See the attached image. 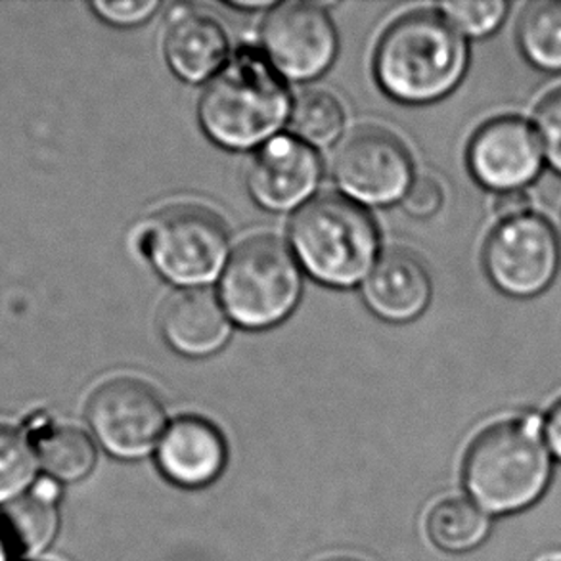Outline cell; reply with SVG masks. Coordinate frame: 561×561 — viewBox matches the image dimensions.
<instances>
[{
    "mask_svg": "<svg viewBox=\"0 0 561 561\" xmlns=\"http://www.w3.org/2000/svg\"><path fill=\"white\" fill-rule=\"evenodd\" d=\"M552 458L539 417L519 416L489 425L463 460V485L471 502L494 516L531 508L547 493Z\"/></svg>",
    "mask_w": 561,
    "mask_h": 561,
    "instance_id": "cell-1",
    "label": "cell"
},
{
    "mask_svg": "<svg viewBox=\"0 0 561 561\" xmlns=\"http://www.w3.org/2000/svg\"><path fill=\"white\" fill-rule=\"evenodd\" d=\"M291 112L288 87L255 48H238L199 102L205 133L225 148L265 145Z\"/></svg>",
    "mask_w": 561,
    "mask_h": 561,
    "instance_id": "cell-2",
    "label": "cell"
},
{
    "mask_svg": "<svg viewBox=\"0 0 561 561\" xmlns=\"http://www.w3.org/2000/svg\"><path fill=\"white\" fill-rule=\"evenodd\" d=\"M468 69V45L439 14L417 12L386 31L376 53L381 89L399 102L425 104L447 96Z\"/></svg>",
    "mask_w": 561,
    "mask_h": 561,
    "instance_id": "cell-3",
    "label": "cell"
},
{
    "mask_svg": "<svg viewBox=\"0 0 561 561\" xmlns=\"http://www.w3.org/2000/svg\"><path fill=\"white\" fill-rule=\"evenodd\" d=\"M296 259L314 280L350 288L373 271L378 228L373 217L347 197L324 194L304 205L289 228Z\"/></svg>",
    "mask_w": 561,
    "mask_h": 561,
    "instance_id": "cell-4",
    "label": "cell"
},
{
    "mask_svg": "<svg viewBox=\"0 0 561 561\" xmlns=\"http://www.w3.org/2000/svg\"><path fill=\"white\" fill-rule=\"evenodd\" d=\"M301 271L284 243L271 236L243 242L220 276V304L240 327L278 324L296 309Z\"/></svg>",
    "mask_w": 561,
    "mask_h": 561,
    "instance_id": "cell-5",
    "label": "cell"
},
{
    "mask_svg": "<svg viewBox=\"0 0 561 561\" xmlns=\"http://www.w3.org/2000/svg\"><path fill=\"white\" fill-rule=\"evenodd\" d=\"M227 227L197 205H175L138 228L137 250L153 268L179 286L215 280L227 263Z\"/></svg>",
    "mask_w": 561,
    "mask_h": 561,
    "instance_id": "cell-6",
    "label": "cell"
},
{
    "mask_svg": "<svg viewBox=\"0 0 561 561\" xmlns=\"http://www.w3.org/2000/svg\"><path fill=\"white\" fill-rule=\"evenodd\" d=\"M560 263V236L537 213L501 222L483 250V265L494 288L517 299L540 296L554 282Z\"/></svg>",
    "mask_w": 561,
    "mask_h": 561,
    "instance_id": "cell-7",
    "label": "cell"
},
{
    "mask_svg": "<svg viewBox=\"0 0 561 561\" xmlns=\"http://www.w3.org/2000/svg\"><path fill=\"white\" fill-rule=\"evenodd\" d=\"M87 420L96 439L117 458H140L160 445L168 412L152 387L133 378L100 386L87 404Z\"/></svg>",
    "mask_w": 561,
    "mask_h": 561,
    "instance_id": "cell-8",
    "label": "cell"
},
{
    "mask_svg": "<svg viewBox=\"0 0 561 561\" xmlns=\"http://www.w3.org/2000/svg\"><path fill=\"white\" fill-rule=\"evenodd\" d=\"M266 60L282 76L307 81L322 76L337 53V31L317 2H284L263 25Z\"/></svg>",
    "mask_w": 561,
    "mask_h": 561,
    "instance_id": "cell-9",
    "label": "cell"
},
{
    "mask_svg": "<svg viewBox=\"0 0 561 561\" xmlns=\"http://www.w3.org/2000/svg\"><path fill=\"white\" fill-rule=\"evenodd\" d=\"M412 158L399 138L376 127L358 129L335 156L334 175L353 199L370 205L393 204L412 184Z\"/></svg>",
    "mask_w": 561,
    "mask_h": 561,
    "instance_id": "cell-10",
    "label": "cell"
},
{
    "mask_svg": "<svg viewBox=\"0 0 561 561\" xmlns=\"http://www.w3.org/2000/svg\"><path fill=\"white\" fill-rule=\"evenodd\" d=\"M545 156L531 123L502 115L479 127L468 146V168L481 186L494 192L524 190L540 175Z\"/></svg>",
    "mask_w": 561,
    "mask_h": 561,
    "instance_id": "cell-11",
    "label": "cell"
},
{
    "mask_svg": "<svg viewBox=\"0 0 561 561\" xmlns=\"http://www.w3.org/2000/svg\"><path fill=\"white\" fill-rule=\"evenodd\" d=\"M322 175L319 153L289 135H276L261 146L248 171L251 196L271 211H288L304 204Z\"/></svg>",
    "mask_w": 561,
    "mask_h": 561,
    "instance_id": "cell-12",
    "label": "cell"
},
{
    "mask_svg": "<svg viewBox=\"0 0 561 561\" xmlns=\"http://www.w3.org/2000/svg\"><path fill=\"white\" fill-rule=\"evenodd\" d=\"M158 463L176 485L188 489L209 485L225 470L227 443L219 430L204 417H179L161 437Z\"/></svg>",
    "mask_w": 561,
    "mask_h": 561,
    "instance_id": "cell-13",
    "label": "cell"
},
{
    "mask_svg": "<svg viewBox=\"0 0 561 561\" xmlns=\"http://www.w3.org/2000/svg\"><path fill=\"white\" fill-rule=\"evenodd\" d=\"M363 296L381 319L409 322L425 311L432 299V276L410 251L389 250L365 278Z\"/></svg>",
    "mask_w": 561,
    "mask_h": 561,
    "instance_id": "cell-14",
    "label": "cell"
},
{
    "mask_svg": "<svg viewBox=\"0 0 561 561\" xmlns=\"http://www.w3.org/2000/svg\"><path fill=\"white\" fill-rule=\"evenodd\" d=\"M161 334L188 357H207L230 337V317L211 291L186 288L169 297L161 311Z\"/></svg>",
    "mask_w": 561,
    "mask_h": 561,
    "instance_id": "cell-15",
    "label": "cell"
},
{
    "mask_svg": "<svg viewBox=\"0 0 561 561\" xmlns=\"http://www.w3.org/2000/svg\"><path fill=\"white\" fill-rule=\"evenodd\" d=\"M165 56L176 76L188 83H202L227 64V33L209 14L175 8L165 37Z\"/></svg>",
    "mask_w": 561,
    "mask_h": 561,
    "instance_id": "cell-16",
    "label": "cell"
},
{
    "mask_svg": "<svg viewBox=\"0 0 561 561\" xmlns=\"http://www.w3.org/2000/svg\"><path fill=\"white\" fill-rule=\"evenodd\" d=\"M56 499V486L50 481H41L30 493L8 502L0 514V531L10 550L35 558L53 545L60 527Z\"/></svg>",
    "mask_w": 561,
    "mask_h": 561,
    "instance_id": "cell-17",
    "label": "cell"
},
{
    "mask_svg": "<svg viewBox=\"0 0 561 561\" xmlns=\"http://www.w3.org/2000/svg\"><path fill=\"white\" fill-rule=\"evenodd\" d=\"M35 455L50 478L76 483L96 463V448L87 433L71 425H43L35 437Z\"/></svg>",
    "mask_w": 561,
    "mask_h": 561,
    "instance_id": "cell-18",
    "label": "cell"
},
{
    "mask_svg": "<svg viewBox=\"0 0 561 561\" xmlns=\"http://www.w3.org/2000/svg\"><path fill=\"white\" fill-rule=\"evenodd\" d=\"M491 519L476 502L448 499L430 512L427 533L435 547L448 554H463L483 545Z\"/></svg>",
    "mask_w": 561,
    "mask_h": 561,
    "instance_id": "cell-19",
    "label": "cell"
},
{
    "mask_svg": "<svg viewBox=\"0 0 561 561\" xmlns=\"http://www.w3.org/2000/svg\"><path fill=\"white\" fill-rule=\"evenodd\" d=\"M517 45L533 68L561 71V0L527 4L517 22Z\"/></svg>",
    "mask_w": 561,
    "mask_h": 561,
    "instance_id": "cell-20",
    "label": "cell"
},
{
    "mask_svg": "<svg viewBox=\"0 0 561 561\" xmlns=\"http://www.w3.org/2000/svg\"><path fill=\"white\" fill-rule=\"evenodd\" d=\"M345 114L340 100L327 91H305L289 112V125L309 146H330L342 135Z\"/></svg>",
    "mask_w": 561,
    "mask_h": 561,
    "instance_id": "cell-21",
    "label": "cell"
},
{
    "mask_svg": "<svg viewBox=\"0 0 561 561\" xmlns=\"http://www.w3.org/2000/svg\"><path fill=\"white\" fill-rule=\"evenodd\" d=\"M37 455L22 433L0 425V504L27 493L37 473Z\"/></svg>",
    "mask_w": 561,
    "mask_h": 561,
    "instance_id": "cell-22",
    "label": "cell"
},
{
    "mask_svg": "<svg viewBox=\"0 0 561 561\" xmlns=\"http://www.w3.org/2000/svg\"><path fill=\"white\" fill-rule=\"evenodd\" d=\"M510 4L504 0L486 2H445L440 4L443 18L462 37L481 38L493 35L506 20Z\"/></svg>",
    "mask_w": 561,
    "mask_h": 561,
    "instance_id": "cell-23",
    "label": "cell"
},
{
    "mask_svg": "<svg viewBox=\"0 0 561 561\" xmlns=\"http://www.w3.org/2000/svg\"><path fill=\"white\" fill-rule=\"evenodd\" d=\"M535 130L539 135L545 160L561 175V87L540 100L535 110Z\"/></svg>",
    "mask_w": 561,
    "mask_h": 561,
    "instance_id": "cell-24",
    "label": "cell"
},
{
    "mask_svg": "<svg viewBox=\"0 0 561 561\" xmlns=\"http://www.w3.org/2000/svg\"><path fill=\"white\" fill-rule=\"evenodd\" d=\"M443 199L445 196L439 183L433 181L432 176H420L407 190V194L402 197V207L412 217L425 219L439 211Z\"/></svg>",
    "mask_w": 561,
    "mask_h": 561,
    "instance_id": "cell-25",
    "label": "cell"
},
{
    "mask_svg": "<svg viewBox=\"0 0 561 561\" xmlns=\"http://www.w3.org/2000/svg\"><path fill=\"white\" fill-rule=\"evenodd\" d=\"M92 8L106 22L115 25H137L152 15L160 8V2L158 0H127V2L96 0L92 2Z\"/></svg>",
    "mask_w": 561,
    "mask_h": 561,
    "instance_id": "cell-26",
    "label": "cell"
},
{
    "mask_svg": "<svg viewBox=\"0 0 561 561\" xmlns=\"http://www.w3.org/2000/svg\"><path fill=\"white\" fill-rule=\"evenodd\" d=\"M533 199L525 190H508V192H499L493 202V213L496 219L504 220L517 219L531 213Z\"/></svg>",
    "mask_w": 561,
    "mask_h": 561,
    "instance_id": "cell-27",
    "label": "cell"
},
{
    "mask_svg": "<svg viewBox=\"0 0 561 561\" xmlns=\"http://www.w3.org/2000/svg\"><path fill=\"white\" fill-rule=\"evenodd\" d=\"M545 437H547L548 448L561 462V399L548 410L547 420H545Z\"/></svg>",
    "mask_w": 561,
    "mask_h": 561,
    "instance_id": "cell-28",
    "label": "cell"
},
{
    "mask_svg": "<svg viewBox=\"0 0 561 561\" xmlns=\"http://www.w3.org/2000/svg\"><path fill=\"white\" fill-rule=\"evenodd\" d=\"M236 8H250V10H253V8H266V7H273V2H234Z\"/></svg>",
    "mask_w": 561,
    "mask_h": 561,
    "instance_id": "cell-29",
    "label": "cell"
},
{
    "mask_svg": "<svg viewBox=\"0 0 561 561\" xmlns=\"http://www.w3.org/2000/svg\"><path fill=\"white\" fill-rule=\"evenodd\" d=\"M8 550H10V547H8L4 535L0 531V561H8Z\"/></svg>",
    "mask_w": 561,
    "mask_h": 561,
    "instance_id": "cell-30",
    "label": "cell"
},
{
    "mask_svg": "<svg viewBox=\"0 0 561 561\" xmlns=\"http://www.w3.org/2000/svg\"><path fill=\"white\" fill-rule=\"evenodd\" d=\"M328 561H357V560H350V558H334V560H328Z\"/></svg>",
    "mask_w": 561,
    "mask_h": 561,
    "instance_id": "cell-31",
    "label": "cell"
}]
</instances>
